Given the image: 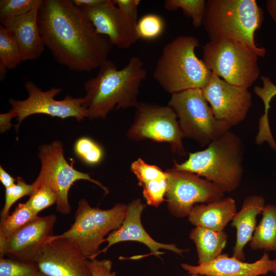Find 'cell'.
Listing matches in <instances>:
<instances>
[{
    "label": "cell",
    "mask_w": 276,
    "mask_h": 276,
    "mask_svg": "<svg viewBox=\"0 0 276 276\" xmlns=\"http://www.w3.org/2000/svg\"><path fill=\"white\" fill-rule=\"evenodd\" d=\"M0 181L5 189L9 188L15 184L16 179L11 176L3 167H0Z\"/></svg>",
    "instance_id": "38"
},
{
    "label": "cell",
    "mask_w": 276,
    "mask_h": 276,
    "mask_svg": "<svg viewBox=\"0 0 276 276\" xmlns=\"http://www.w3.org/2000/svg\"><path fill=\"white\" fill-rule=\"evenodd\" d=\"M103 0H72L74 5L80 7L81 6H91L101 3Z\"/></svg>",
    "instance_id": "40"
},
{
    "label": "cell",
    "mask_w": 276,
    "mask_h": 276,
    "mask_svg": "<svg viewBox=\"0 0 276 276\" xmlns=\"http://www.w3.org/2000/svg\"><path fill=\"white\" fill-rule=\"evenodd\" d=\"M113 3L125 14L137 20L140 0H112Z\"/></svg>",
    "instance_id": "36"
},
{
    "label": "cell",
    "mask_w": 276,
    "mask_h": 276,
    "mask_svg": "<svg viewBox=\"0 0 276 276\" xmlns=\"http://www.w3.org/2000/svg\"><path fill=\"white\" fill-rule=\"evenodd\" d=\"M25 87L28 93L26 99H9L11 106L10 110L17 115V131L22 121L35 114H45L61 119L73 117L78 122L88 118L87 110L83 105V97L67 96L63 100H57L54 97L62 90V88L52 87L48 90L42 91L31 80L26 82Z\"/></svg>",
    "instance_id": "12"
},
{
    "label": "cell",
    "mask_w": 276,
    "mask_h": 276,
    "mask_svg": "<svg viewBox=\"0 0 276 276\" xmlns=\"http://www.w3.org/2000/svg\"><path fill=\"white\" fill-rule=\"evenodd\" d=\"M23 60L19 47L9 31L0 26V77L3 80L7 70L16 67Z\"/></svg>",
    "instance_id": "26"
},
{
    "label": "cell",
    "mask_w": 276,
    "mask_h": 276,
    "mask_svg": "<svg viewBox=\"0 0 276 276\" xmlns=\"http://www.w3.org/2000/svg\"><path fill=\"white\" fill-rule=\"evenodd\" d=\"M16 113L14 111L11 110L8 112L1 114L0 129L1 133L6 131L11 128L12 126L11 120L14 117L16 118Z\"/></svg>",
    "instance_id": "37"
},
{
    "label": "cell",
    "mask_w": 276,
    "mask_h": 276,
    "mask_svg": "<svg viewBox=\"0 0 276 276\" xmlns=\"http://www.w3.org/2000/svg\"><path fill=\"white\" fill-rule=\"evenodd\" d=\"M57 196L48 186L43 185L33 190L27 201L32 211L37 215L41 211L56 204Z\"/></svg>",
    "instance_id": "34"
},
{
    "label": "cell",
    "mask_w": 276,
    "mask_h": 276,
    "mask_svg": "<svg viewBox=\"0 0 276 276\" xmlns=\"http://www.w3.org/2000/svg\"><path fill=\"white\" fill-rule=\"evenodd\" d=\"M263 19V10L255 0H208L202 26L210 40L229 39L264 57L266 50L256 44L254 37Z\"/></svg>",
    "instance_id": "4"
},
{
    "label": "cell",
    "mask_w": 276,
    "mask_h": 276,
    "mask_svg": "<svg viewBox=\"0 0 276 276\" xmlns=\"http://www.w3.org/2000/svg\"><path fill=\"white\" fill-rule=\"evenodd\" d=\"M87 264L92 276H117L116 273L111 271L112 262L110 260L95 258L88 260Z\"/></svg>",
    "instance_id": "35"
},
{
    "label": "cell",
    "mask_w": 276,
    "mask_h": 276,
    "mask_svg": "<svg viewBox=\"0 0 276 276\" xmlns=\"http://www.w3.org/2000/svg\"><path fill=\"white\" fill-rule=\"evenodd\" d=\"M181 267L189 274L201 276H260L273 271L274 261L270 259L266 252L253 263L245 262L223 254L208 263L198 265L181 263Z\"/></svg>",
    "instance_id": "18"
},
{
    "label": "cell",
    "mask_w": 276,
    "mask_h": 276,
    "mask_svg": "<svg viewBox=\"0 0 276 276\" xmlns=\"http://www.w3.org/2000/svg\"><path fill=\"white\" fill-rule=\"evenodd\" d=\"M168 106L178 118L184 137L194 140L202 147L208 146L232 127L215 117L201 89H189L171 94Z\"/></svg>",
    "instance_id": "8"
},
{
    "label": "cell",
    "mask_w": 276,
    "mask_h": 276,
    "mask_svg": "<svg viewBox=\"0 0 276 276\" xmlns=\"http://www.w3.org/2000/svg\"><path fill=\"white\" fill-rule=\"evenodd\" d=\"M33 190L32 184L27 183L22 178L18 177L14 186L5 189V204L1 211V221L9 216L10 210L14 203L25 196H30Z\"/></svg>",
    "instance_id": "32"
},
{
    "label": "cell",
    "mask_w": 276,
    "mask_h": 276,
    "mask_svg": "<svg viewBox=\"0 0 276 276\" xmlns=\"http://www.w3.org/2000/svg\"><path fill=\"white\" fill-rule=\"evenodd\" d=\"M87 260L73 242L53 235L40 248L34 262L47 276H92Z\"/></svg>",
    "instance_id": "15"
},
{
    "label": "cell",
    "mask_w": 276,
    "mask_h": 276,
    "mask_svg": "<svg viewBox=\"0 0 276 276\" xmlns=\"http://www.w3.org/2000/svg\"><path fill=\"white\" fill-rule=\"evenodd\" d=\"M228 238L224 231H215L201 227L193 229L190 238L195 244L198 264L209 262L221 255Z\"/></svg>",
    "instance_id": "23"
},
{
    "label": "cell",
    "mask_w": 276,
    "mask_h": 276,
    "mask_svg": "<svg viewBox=\"0 0 276 276\" xmlns=\"http://www.w3.org/2000/svg\"><path fill=\"white\" fill-rule=\"evenodd\" d=\"M170 106L142 103L136 108L134 121L127 132L128 137L135 141L145 139L168 143L173 152L186 155L182 140L184 136Z\"/></svg>",
    "instance_id": "10"
},
{
    "label": "cell",
    "mask_w": 276,
    "mask_h": 276,
    "mask_svg": "<svg viewBox=\"0 0 276 276\" xmlns=\"http://www.w3.org/2000/svg\"><path fill=\"white\" fill-rule=\"evenodd\" d=\"M127 205L116 203L112 208L103 210L91 206L85 199H81L71 227L63 233L54 236L73 242L88 260L96 258L105 237L119 229L126 214Z\"/></svg>",
    "instance_id": "6"
},
{
    "label": "cell",
    "mask_w": 276,
    "mask_h": 276,
    "mask_svg": "<svg viewBox=\"0 0 276 276\" xmlns=\"http://www.w3.org/2000/svg\"><path fill=\"white\" fill-rule=\"evenodd\" d=\"M74 150L75 154L83 162L88 165L99 164L103 157L102 147L88 137L79 138L74 144Z\"/></svg>",
    "instance_id": "29"
},
{
    "label": "cell",
    "mask_w": 276,
    "mask_h": 276,
    "mask_svg": "<svg viewBox=\"0 0 276 276\" xmlns=\"http://www.w3.org/2000/svg\"><path fill=\"white\" fill-rule=\"evenodd\" d=\"M164 22L162 18L155 14H147L137 22V29L140 38L151 40L158 37L163 32Z\"/></svg>",
    "instance_id": "33"
},
{
    "label": "cell",
    "mask_w": 276,
    "mask_h": 276,
    "mask_svg": "<svg viewBox=\"0 0 276 276\" xmlns=\"http://www.w3.org/2000/svg\"><path fill=\"white\" fill-rule=\"evenodd\" d=\"M265 205V199L260 195H250L244 200L241 210L231 221L232 226L237 231L233 257L245 261L244 248L252 237L257 226V216L262 213Z\"/></svg>",
    "instance_id": "20"
},
{
    "label": "cell",
    "mask_w": 276,
    "mask_h": 276,
    "mask_svg": "<svg viewBox=\"0 0 276 276\" xmlns=\"http://www.w3.org/2000/svg\"><path fill=\"white\" fill-rule=\"evenodd\" d=\"M38 26L45 47L55 60L71 71L91 72L107 59L109 38L99 34L70 0H42Z\"/></svg>",
    "instance_id": "1"
},
{
    "label": "cell",
    "mask_w": 276,
    "mask_h": 276,
    "mask_svg": "<svg viewBox=\"0 0 276 276\" xmlns=\"http://www.w3.org/2000/svg\"><path fill=\"white\" fill-rule=\"evenodd\" d=\"M201 90L215 117L231 127L245 119L252 105L247 88L231 84L213 73Z\"/></svg>",
    "instance_id": "13"
},
{
    "label": "cell",
    "mask_w": 276,
    "mask_h": 276,
    "mask_svg": "<svg viewBox=\"0 0 276 276\" xmlns=\"http://www.w3.org/2000/svg\"><path fill=\"white\" fill-rule=\"evenodd\" d=\"M266 7L269 14L276 24V0H268Z\"/></svg>",
    "instance_id": "39"
},
{
    "label": "cell",
    "mask_w": 276,
    "mask_h": 276,
    "mask_svg": "<svg viewBox=\"0 0 276 276\" xmlns=\"http://www.w3.org/2000/svg\"><path fill=\"white\" fill-rule=\"evenodd\" d=\"M166 201L169 212L174 217H188L196 204L211 203L224 198L225 192L213 182L196 174L171 169Z\"/></svg>",
    "instance_id": "11"
},
{
    "label": "cell",
    "mask_w": 276,
    "mask_h": 276,
    "mask_svg": "<svg viewBox=\"0 0 276 276\" xmlns=\"http://www.w3.org/2000/svg\"><path fill=\"white\" fill-rule=\"evenodd\" d=\"M275 186H276V181H275Z\"/></svg>",
    "instance_id": "44"
},
{
    "label": "cell",
    "mask_w": 276,
    "mask_h": 276,
    "mask_svg": "<svg viewBox=\"0 0 276 276\" xmlns=\"http://www.w3.org/2000/svg\"><path fill=\"white\" fill-rule=\"evenodd\" d=\"M237 212L235 200L228 197L213 203L196 204L188 220L196 227L222 231Z\"/></svg>",
    "instance_id": "22"
},
{
    "label": "cell",
    "mask_w": 276,
    "mask_h": 276,
    "mask_svg": "<svg viewBox=\"0 0 276 276\" xmlns=\"http://www.w3.org/2000/svg\"><path fill=\"white\" fill-rule=\"evenodd\" d=\"M38 158L41 162V169L37 177L32 183L33 190L43 185L50 187L57 196L56 211L61 214L67 215L71 212L68 192L77 180L90 181L103 189L105 194L109 193L107 188L100 182L91 178L89 174L77 170L67 163L60 141H54L41 145L39 147Z\"/></svg>",
    "instance_id": "9"
},
{
    "label": "cell",
    "mask_w": 276,
    "mask_h": 276,
    "mask_svg": "<svg viewBox=\"0 0 276 276\" xmlns=\"http://www.w3.org/2000/svg\"><path fill=\"white\" fill-rule=\"evenodd\" d=\"M244 153L241 139L228 130L203 150L189 153L184 162L175 161L172 169L193 173L216 184L224 192H231L241 183Z\"/></svg>",
    "instance_id": "3"
},
{
    "label": "cell",
    "mask_w": 276,
    "mask_h": 276,
    "mask_svg": "<svg viewBox=\"0 0 276 276\" xmlns=\"http://www.w3.org/2000/svg\"><path fill=\"white\" fill-rule=\"evenodd\" d=\"M38 216L32 211L27 202L19 203L11 215L1 221L0 238L10 236Z\"/></svg>",
    "instance_id": "27"
},
{
    "label": "cell",
    "mask_w": 276,
    "mask_h": 276,
    "mask_svg": "<svg viewBox=\"0 0 276 276\" xmlns=\"http://www.w3.org/2000/svg\"><path fill=\"white\" fill-rule=\"evenodd\" d=\"M56 216H38L32 222L6 238H0V257L34 262L38 251L53 236Z\"/></svg>",
    "instance_id": "16"
},
{
    "label": "cell",
    "mask_w": 276,
    "mask_h": 276,
    "mask_svg": "<svg viewBox=\"0 0 276 276\" xmlns=\"http://www.w3.org/2000/svg\"><path fill=\"white\" fill-rule=\"evenodd\" d=\"M131 171L135 175L138 185L143 188L147 204L157 207L164 201L169 185L168 173L158 167L147 164L141 158L133 162Z\"/></svg>",
    "instance_id": "21"
},
{
    "label": "cell",
    "mask_w": 276,
    "mask_h": 276,
    "mask_svg": "<svg viewBox=\"0 0 276 276\" xmlns=\"http://www.w3.org/2000/svg\"><path fill=\"white\" fill-rule=\"evenodd\" d=\"M205 5V0H166L164 3L168 11L181 9L186 16L192 18V24L196 28L202 25Z\"/></svg>",
    "instance_id": "28"
},
{
    "label": "cell",
    "mask_w": 276,
    "mask_h": 276,
    "mask_svg": "<svg viewBox=\"0 0 276 276\" xmlns=\"http://www.w3.org/2000/svg\"><path fill=\"white\" fill-rule=\"evenodd\" d=\"M147 77L142 60L131 58L127 64L118 70L107 59L99 67L97 76L85 81L83 105L90 120L105 118L114 109L137 108L141 83Z\"/></svg>",
    "instance_id": "2"
},
{
    "label": "cell",
    "mask_w": 276,
    "mask_h": 276,
    "mask_svg": "<svg viewBox=\"0 0 276 276\" xmlns=\"http://www.w3.org/2000/svg\"><path fill=\"white\" fill-rule=\"evenodd\" d=\"M42 0H1L0 21L23 15L39 7Z\"/></svg>",
    "instance_id": "30"
},
{
    "label": "cell",
    "mask_w": 276,
    "mask_h": 276,
    "mask_svg": "<svg viewBox=\"0 0 276 276\" xmlns=\"http://www.w3.org/2000/svg\"><path fill=\"white\" fill-rule=\"evenodd\" d=\"M34 262H26L8 258H0V276H40Z\"/></svg>",
    "instance_id": "31"
},
{
    "label": "cell",
    "mask_w": 276,
    "mask_h": 276,
    "mask_svg": "<svg viewBox=\"0 0 276 276\" xmlns=\"http://www.w3.org/2000/svg\"><path fill=\"white\" fill-rule=\"evenodd\" d=\"M39 7L23 15L0 21L17 42L24 61L37 59L44 50L37 21Z\"/></svg>",
    "instance_id": "19"
},
{
    "label": "cell",
    "mask_w": 276,
    "mask_h": 276,
    "mask_svg": "<svg viewBox=\"0 0 276 276\" xmlns=\"http://www.w3.org/2000/svg\"><path fill=\"white\" fill-rule=\"evenodd\" d=\"M40 276H47V275H44V274H41V273H40Z\"/></svg>",
    "instance_id": "43"
},
{
    "label": "cell",
    "mask_w": 276,
    "mask_h": 276,
    "mask_svg": "<svg viewBox=\"0 0 276 276\" xmlns=\"http://www.w3.org/2000/svg\"><path fill=\"white\" fill-rule=\"evenodd\" d=\"M263 86H255L254 91L256 95L262 100L264 105V112L259 121V130L256 137V143L261 145L264 142L268 143L271 148L276 147V142L271 134L269 121L268 110L272 99L276 96V85L272 83L270 78L263 76L261 77Z\"/></svg>",
    "instance_id": "25"
},
{
    "label": "cell",
    "mask_w": 276,
    "mask_h": 276,
    "mask_svg": "<svg viewBox=\"0 0 276 276\" xmlns=\"http://www.w3.org/2000/svg\"><path fill=\"white\" fill-rule=\"evenodd\" d=\"M202 48L205 65L227 82L248 88L258 79L259 56L249 48L229 39L218 38Z\"/></svg>",
    "instance_id": "7"
},
{
    "label": "cell",
    "mask_w": 276,
    "mask_h": 276,
    "mask_svg": "<svg viewBox=\"0 0 276 276\" xmlns=\"http://www.w3.org/2000/svg\"><path fill=\"white\" fill-rule=\"evenodd\" d=\"M182 276H201V275H200L197 274H189V275H182Z\"/></svg>",
    "instance_id": "42"
},
{
    "label": "cell",
    "mask_w": 276,
    "mask_h": 276,
    "mask_svg": "<svg viewBox=\"0 0 276 276\" xmlns=\"http://www.w3.org/2000/svg\"><path fill=\"white\" fill-rule=\"evenodd\" d=\"M274 261V268L273 271L272 272L274 274H276V258L273 260Z\"/></svg>",
    "instance_id": "41"
},
{
    "label": "cell",
    "mask_w": 276,
    "mask_h": 276,
    "mask_svg": "<svg viewBox=\"0 0 276 276\" xmlns=\"http://www.w3.org/2000/svg\"><path fill=\"white\" fill-rule=\"evenodd\" d=\"M145 208V204L140 198L132 200L127 205L126 214L121 227L105 238L104 242H107V245L99 250L96 257L101 253H105L116 243L128 241L144 244L149 249L151 254L157 256L162 254L160 249L172 251L179 255L189 250V249L179 248L174 244L162 243L152 239L145 230L141 222V215Z\"/></svg>",
    "instance_id": "17"
},
{
    "label": "cell",
    "mask_w": 276,
    "mask_h": 276,
    "mask_svg": "<svg viewBox=\"0 0 276 276\" xmlns=\"http://www.w3.org/2000/svg\"><path fill=\"white\" fill-rule=\"evenodd\" d=\"M199 46L197 38L179 35L163 47L152 76L166 91L202 89L210 80L213 72L195 52Z\"/></svg>",
    "instance_id": "5"
},
{
    "label": "cell",
    "mask_w": 276,
    "mask_h": 276,
    "mask_svg": "<svg viewBox=\"0 0 276 276\" xmlns=\"http://www.w3.org/2000/svg\"><path fill=\"white\" fill-rule=\"evenodd\" d=\"M262 217L249 242L252 250L276 252V205L266 204Z\"/></svg>",
    "instance_id": "24"
},
{
    "label": "cell",
    "mask_w": 276,
    "mask_h": 276,
    "mask_svg": "<svg viewBox=\"0 0 276 276\" xmlns=\"http://www.w3.org/2000/svg\"><path fill=\"white\" fill-rule=\"evenodd\" d=\"M99 34L107 36L112 45L128 49L140 38L137 20L120 10L112 0H103L91 6L78 7Z\"/></svg>",
    "instance_id": "14"
}]
</instances>
